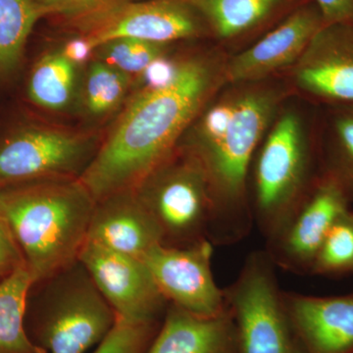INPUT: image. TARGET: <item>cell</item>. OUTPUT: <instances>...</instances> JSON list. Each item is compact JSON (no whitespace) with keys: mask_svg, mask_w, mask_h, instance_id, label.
I'll return each mask as SVG.
<instances>
[{"mask_svg":"<svg viewBox=\"0 0 353 353\" xmlns=\"http://www.w3.org/2000/svg\"><path fill=\"white\" fill-rule=\"evenodd\" d=\"M352 208L343 185L321 172L277 232L266 240L265 252L276 266L299 275H310L325 236L339 218Z\"/></svg>","mask_w":353,"mask_h":353,"instance_id":"cell-8","label":"cell"},{"mask_svg":"<svg viewBox=\"0 0 353 353\" xmlns=\"http://www.w3.org/2000/svg\"><path fill=\"white\" fill-rule=\"evenodd\" d=\"M32 284L25 264L0 281V353H46L26 333L27 299Z\"/></svg>","mask_w":353,"mask_h":353,"instance_id":"cell-18","label":"cell"},{"mask_svg":"<svg viewBox=\"0 0 353 353\" xmlns=\"http://www.w3.org/2000/svg\"><path fill=\"white\" fill-rule=\"evenodd\" d=\"M44 16H54L87 36L112 20L132 0H37Z\"/></svg>","mask_w":353,"mask_h":353,"instance_id":"cell-23","label":"cell"},{"mask_svg":"<svg viewBox=\"0 0 353 353\" xmlns=\"http://www.w3.org/2000/svg\"><path fill=\"white\" fill-rule=\"evenodd\" d=\"M325 25L353 23V0H315Z\"/></svg>","mask_w":353,"mask_h":353,"instance_id":"cell-29","label":"cell"},{"mask_svg":"<svg viewBox=\"0 0 353 353\" xmlns=\"http://www.w3.org/2000/svg\"><path fill=\"white\" fill-rule=\"evenodd\" d=\"M324 25L315 3L301 7L259 43L230 60L224 69V78L234 83L254 82L296 64L309 41Z\"/></svg>","mask_w":353,"mask_h":353,"instance_id":"cell-12","label":"cell"},{"mask_svg":"<svg viewBox=\"0 0 353 353\" xmlns=\"http://www.w3.org/2000/svg\"><path fill=\"white\" fill-rule=\"evenodd\" d=\"M79 260L118 318L136 324L163 321L169 303L143 259L87 241Z\"/></svg>","mask_w":353,"mask_h":353,"instance_id":"cell-9","label":"cell"},{"mask_svg":"<svg viewBox=\"0 0 353 353\" xmlns=\"http://www.w3.org/2000/svg\"><path fill=\"white\" fill-rule=\"evenodd\" d=\"M330 109L321 172L343 185L353 206V105Z\"/></svg>","mask_w":353,"mask_h":353,"instance_id":"cell-21","label":"cell"},{"mask_svg":"<svg viewBox=\"0 0 353 353\" xmlns=\"http://www.w3.org/2000/svg\"><path fill=\"white\" fill-rule=\"evenodd\" d=\"M159 228L162 245L188 248L208 240L212 197L199 158L176 146L134 188Z\"/></svg>","mask_w":353,"mask_h":353,"instance_id":"cell-5","label":"cell"},{"mask_svg":"<svg viewBox=\"0 0 353 353\" xmlns=\"http://www.w3.org/2000/svg\"><path fill=\"white\" fill-rule=\"evenodd\" d=\"M101 139L92 132L41 123L0 134V187L51 176L81 178Z\"/></svg>","mask_w":353,"mask_h":353,"instance_id":"cell-7","label":"cell"},{"mask_svg":"<svg viewBox=\"0 0 353 353\" xmlns=\"http://www.w3.org/2000/svg\"><path fill=\"white\" fill-rule=\"evenodd\" d=\"M218 37L232 38L264 19L281 0H188Z\"/></svg>","mask_w":353,"mask_h":353,"instance_id":"cell-22","label":"cell"},{"mask_svg":"<svg viewBox=\"0 0 353 353\" xmlns=\"http://www.w3.org/2000/svg\"><path fill=\"white\" fill-rule=\"evenodd\" d=\"M220 78L214 60H182L173 82L138 90L101 139L97 154L81 176L94 201L134 189L179 145L183 132L199 116Z\"/></svg>","mask_w":353,"mask_h":353,"instance_id":"cell-1","label":"cell"},{"mask_svg":"<svg viewBox=\"0 0 353 353\" xmlns=\"http://www.w3.org/2000/svg\"><path fill=\"white\" fill-rule=\"evenodd\" d=\"M145 353H236L229 309L204 317L169 303L161 326Z\"/></svg>","mask_w":353,"mask_h":353,"instance_id":"cell-16","label":"cell"},{"mask_svg":"<svg viewBox=\"0 0 353 353\" xmlns=\"http://www.w3.org/2000/svg\"><path fill=\"white\" fill-rule=\"evenodd\" d=\"M95 201L80 178L51 176L0 187V217L34 283L79 260Z\"/></svg>","mask_w":353,"mask_h":353,"instance_id":"cell-2","label":"cell"},{"mask_svg":"<svg viewBox=\"0 0 353 353\" xmlns=\"http://www.w3.org/2000/svg\"><path fill=\"white\" fill-rule=\"evenodd\" d=\"M61 51L69 61L78 67L88 63L94 58V50L83 36L70 39L64 44Z\"/></svg>","mask_w":353,"mask_h":353,"instance_id":"cell-30","label":"cell"},{"mask_svg":"<svg viewBox=\"0 0 353 353\" xmlns=\"http://www.w3.org/2000/svg\"><path fill=\"white\" fill-rule=\"evenodd\" d=\"M213 246L209 240L188 248L159 245L143 257L169 303L204 317L226 311L224 290L216 284L211 268Z\"/></svg>","mask_w":353,"mask_h":353,"instance_id":"cell-10","label":"cell"},{"mask_svg":"<svg viewBox=\"0 0 353 353\" xmlns=\"http://www.w3.org/2000/svg\"><path fill=\"white\" fill-rule=\"evenodd\" d=\"M166 46L138 39L118 38L95 48L94 57L128 75L139 76L152 61L165 55Z\"/></svg>","mask_w":353,"mask_h":353,"instance_id":"cell-25","label":"cell"},{"mask_svg":"<svg viewBox=\"0 0 353 353\" xmlns=\"http://www.w3.org/2000/svg\"><path fill=\"white\" fill-rule=\"evenodd\" d=\"M34 283L39 347L46 353H85L112 330L117 316L80 260Z\"/></svg>","mask_w":353,"mask_h":353,"instance_id":"cell-4","label":"cell"},{"mask_svg":"<svg viewBox=\"0 0 353 353\" xmlns=\"http://www.w3.org/2000/svg\"><path fill=\"white\" fill-rule=\"evenodd\" d=\"M284 301L306 353H353V294L311 296L284 292Z\"/></svg>","mask_w":353,"mask_h":353,"instance_id":"cell-15","label":"cell"},{"mask_svg":"<svg viewBox=\"0 0 353 353\" xmlns=\"http://www.w3.org/2000/svg\"><path fill=\"white\" fill-rule=\"evenodd\" d=\"M41 17L37 0H0V78L19 68L28 39Z\"/></svg>","mask_w":353,"mask_h":353,"instance_id":"cell-20","label":"cell"},{"mask_svg":"<svg viewBox=\"0 0 353 353\" xmlns=\"http://www.w3.org/2000/svg\"><path fill=\"white\" fill-rule=\"evenodd\" d=\"M180 62L163 57H158L154 61L148 65L145 71L139 75L141 88L143 90H155L166 87L173 82L178 72Z\"/></svg>","mask_w":353,"mask_h":353,"instance_id":"cell-27","label":"cell"},{"mask_svg":"<svg viewBox=\"0 0 353 353\" xmlns=\"http://www.w3.org/2000/svg\"><path fill=\"white\" fill-rule=\"evenodd\" d=\"M294 80L330 108L353 105V23L322 26L294 64Z\"/></svg>","mask_w":353,"mask_h":353,"instance_id":"cell-11","label":"cell"},{"mask_svg":"<svg viewBox=\"0 0 353 353\" xmlns=\"http://www.w3.org/2000/svg\"><path fill=\"white\" fill-rule=\"evenodd\" d=\"M353 274V208L333 225L316 254L310 275Z\"/></svg>","mask_w":353,"mask_h":353,"instance_id":"cell-24","label":"cell"},{"mask_svg":"<svg viewBox=\"0 0 353 353\" xmlns=\"http://www.w3.org/2000/svg\"><path fill=\"white\" fill-rule=\"evenodd\" d=\"M79 67L64 57L61 50L50 51L32 66L28 81L30 101L50 111L69 108L79 94Z\"/></svg>","mask_w":353,"mask_h":353,"instance_id":"cell-17","label":"cell"},{"mask_svg":"<svg viewBox=\"0 0 353 353\" xmlns=\"http://www.w3.org/2000/svg\"><path fill=\"white\" fill-rule=\"evenodd\" d=\"M87 241L139 259L162 245L159 228L134 189L95 202Z\"/></svg>","mask_w":353,"mask_h":353,"instance_id":"cell-14","label":"cell"},{"mask_svg":"<svg viewBox=\"0 0 353 353\" xmlns=\"http://www.w3.org/2000/svg\"><path fill=\"white\" fill-rule=\"evenodd\" d=\"M23 264L22 253L6 223L0 217V275L8 276Z\"/></svg>","mask_w":353,"mask_h":353,"instance_id":"cell-28","label":"cell"},{"mask_svg":"<svg viewBox=\"0 0 353 353\" xmlns=\"http://www.w3.org/2000/svg\"><path fill=\"white\" fill-rule=\"evenodd\" d=\"M303 122L284 114L257 148L250 167L248 196L254 226L265 241L277 232L321 172L314 171Z\"/></svg>","mask_w":353,"mask_h":353,"instance_id":"cell-3","label":"cell"},{"mask_svg":"<svg viewBox=\"0 0 353 353\" xmlns=\"http://www.w3.org/2000/svg\"><path fill=\"white\" fill-rule=\"evenodd\" d=\"M161 323L136 324L118 318L94 353H145Z\"/></svg>","mask_w":353,"mask_h":353,"instance_id":"cell-26","label":"cell"},{"mask_svg":"<svg viewBox=\"0 0 353 353\" xmlns=\"http://www.w3.org/2000/svg\"><path fill=\"white\" fill-rule=\"evenodd\" d=\"M268 253L246 257L233 284L224 290L236 329V353H306L279 287Z\"/></svg>","mask_w":353,"mask_h":353,"instance_id":"cell-6","label":"cell"},{"mask_svg":"<svg viewBox=\"0 0 353 353\" xmlns=\"http://www.w3.org/2000/svg\"><path fill=\"white\" fill-rule=\"evenodd\" d=\"M132 77L99 59H92L82 83L79 99L83 112L92 119H101L124 103Z\"/></svg>","mask_w":353,"mask_h":353,"instance_id":"cell-19","label":"cell"},{"mask_svg":"<svg viewBox=\"0 0 353 353\" xmlns=\"http://www.w3.org/2000/svg\"><path fill=\"white\" fill-rule=\"evenodd\" d=\"M197 15L188 0L131 2L112 20L83 37L94 50L118 38L167 44L199 36L201 26Z\"/></svg>","mask_w":353,"mask_h":353,"instance_id":"cell-13","label":"cell"}]
</instances>
